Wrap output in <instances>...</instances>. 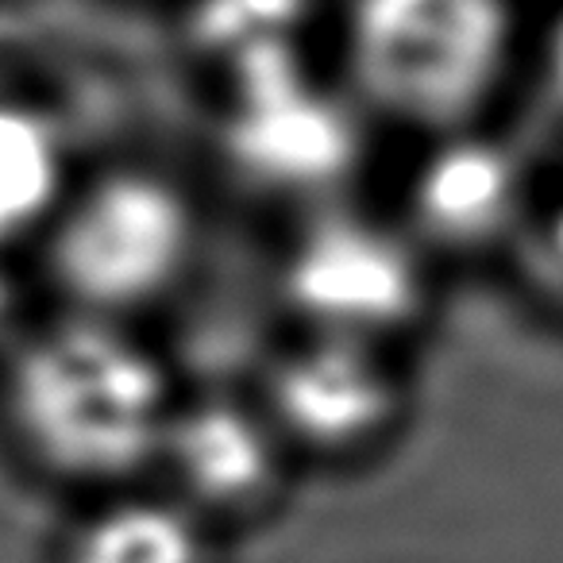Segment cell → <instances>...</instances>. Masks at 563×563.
I'll return each mask as SVG.
<instances>
[{"instance_id": "obj_6", "label": "cell", "mask_w": 563, "mask_h": 563, "mask_svg": "<svg viewBox=\"0 0 563 563\" xmlns=\"http://www.w3.org/2000/svg\"><path fill=\"white\" fill-rule=\"evenodd\" d=\"M255 401L294 463H355L401 424L406 383L390 347L298 332L271 355Z\"/></svg>"}, {"instance_id": "obj_3", "label": "cell", "mask_w": 563, "mask_h": 563, "mask_svg": "<svg viewBox=\"0 0 563 563\" xmlns=\"http://www.w3.org/2000/svg\"><path fill=\"white\" fill-rule=\"evenodd\" d=\"M336 40L363 117L460 132L501 78L509 0H344Z\"/></svg>"}, {"instance_id": "obj_12", "label": "cell", "mask_w": 563, "mask_h": 563, "mask_svg": "<svg viewBox=\"0 0 563 563\" xmlns=\"http://www.w3.org/2000/svg\"><path fill=\"white\" fill-rule=\"evenodd\" d=\"M27 324L32 321H24V290H20L16 274L9 271V258H0V360L24 336Z\"/></svg>"}, {"instance_id": "obj_9", "label": "cell", "mask_w": 563, "mask_h": 563, "mask_svg": "<svg viewBox=\"0 0 563 563\" xmlns=\"http://www.w3.org/2000/svg\"><path fill=\"white\" fill-rule=\"evenodd\" d=\"M70 186V151L55 117L27 97L0 93V258L40 243Z\"/></svg>"}, {"instance_id": "obj_8", "label": "cell", "mask_w": 563, "mask_h": 563, "mask_svg": "<svg viewBox=\"0 0 563 563\" xmlns=\"http://www.w3.org/2000/svg\"><path fill=\"white\" fill-rule=\"evenodd\" d=\"M521 197L525 174L509 147L463 128L444 132L409 186V235L440 247H483L514 224Z\"/></svg>"}, {"instance_id": "obj_14", "label": "cell", "mask_w": 563, "mask_h": 563, "mask_svg": "<svg viewBox=\"0 0 563 563\" xmlns=\"http://www.w3.org/2000/svg\"><path fill=\"white\" fill-rule=\"evenodd\" d=\"M552 240H555V251H560V258H563V205H560V212H555V224H552Z\"/></svg>"}, {"instance_id": "obj_1", "label": "cell", "mask_w": 563, "mask_h": 563, "mask_svg": "<svg viewBox=\"0 0 563 563\" xmlns=\"http://www.w3.org/2000/svg\"><path fill=\"white\" fill-rule=\"evenodd\" d=\"M181 394L135 324L58 309L0 360V429L40 478L109 498L158 471Z\"/></svg>"}, {"instance_id": "obj_10", "label": "cell", "mask_w": 563, "mask_h": 563, "mask_svg": "<svg viewBox=\"0 0 563 563\" xmlns=\"http://www.w3.org/2000/svg\"><path fill=\"white\" fill-rule=\"evenodd\" d=\"M63 563H217L212 529L166 490H120L74 525Z\"/></svg>"}, {"instance_id": "obj_2", "label": "cell", "mask_w": 563, "mask_h": 563, "mask_svg": "<svg viewBox=\"0 0 563 563\" xmlns=\"http://www.w3.org/2000/svg\"><path fill=\"white\" fill-rule=\"evenodd\" d=\"M40 247L66 313L140 329L189 286L205 251V217L181 178L120 163L66 189Z\"/></svg>"}, {"instance_id": "obj_13", "label": "cell", "mask_w": 563, "mask_h": 563, "mask_svg": "<svg viewBox=\"0 0 563 563\" xmlns=\"http://www.w3.org/2000/svg\"><path fill=\"white\" fill-rule=\"evenodd\" d=\"M548 70H552V81H555V93L563 97V12L552 27V43H548Z\"/></svg>"}, {"instance_id": "obj_5", "label": "cell", "mask_w": 563, "mask_h": 563, "mask_svg": "<svg viewBox=\"0 0 563 563\" xmlns=\"http://www.w3.org/2000/svg\"><path fill=\"white\" fill-rule=\"evenodd\" d=\"M220 104V147L243 181L321 209L363 158V109L313 63L240 78Z\"/></svg>"}, {"instance_id": "obj_11", "label": "cell", "mask_w": 563, "mask_h": 563, "mask_svg": "<svg viewBox=\"0 0 563 563\" xmlns=\"http://www.w3.org/2000/svg\"><path fill=\"white\" fill-rule=\"evenodd\" d=\"M321 0H197L189 47L220 86L309 63Z\"/></svg>"}, {"instance_id": "obj_7", "label": "cell", "mask_w": 563, "mask_h": 563, "mask_svg": "<svg viewBox=\"0 0 563 563\" xmlns=\"http://www.w3.org/2000/svg\"><path fill=\"white\" fill-rule=\"evenodd\" d=\"M298 471L255 394H197L181 398L166 429L155 475L166 494L194 509L209 529L251 525L290 490Z\"/></svg>"}, {"instance_id": "obj_4", "label": "cell", "mask_w": 563, "mask_h": 563, "mask_svg": "<svg viewBox=\"0 0 563 563\" xmlns=\"http://www.w3.org/2000/svg\"><path fill=\"white\" fill-rule=\"evenodd\" d=\"M278 294L298 332L390 347L421 317L429 278L406 228L321 205L286 240Z\"/></svg>"}]
</instances>
